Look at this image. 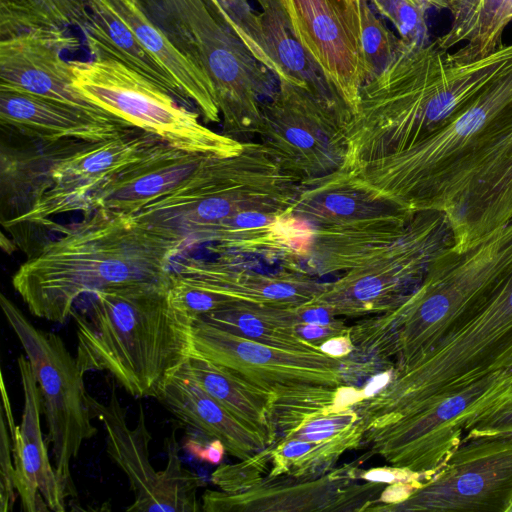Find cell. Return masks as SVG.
I'll list each match as a JSON object with an SVG mask.
<instances>
[{
	"label": "cell",
	"mask_w": 512,
	"mask_h": 512,
	"mask_svg": "<svg viewBox=\"0 0 512 512\" xmlns=\"http://www.w3.org/2000/svg\"><path fill=\"white\" fill-rule=\"evenodd\" d=\"M300 182L260 142L230 156H207L180 184L133 212V218L186 250L288 254L282 219L291 215Z\"/></svg>",
	"instance_id": "obj_1"
},
{
	"label": "cell",
	"mask_w": 512,
	"mask_h": 512,
	"mask_svg": "<svg viewBox=\"0 0 512 512\" xmlns=\"http://www.w3.org/2000/svg\"><path fill=\"white\" fill-rule=\"evenodd\" d=\"M512 68V43L472 60L403 40L360 89L342 168L356 174L428 137Z\"/></svg>",
	"instance_id": "obj_2"
},
{
	"label": "cell",
	"mask_w": 512,
	"mask_h": 512,
	"mask_svg": "<svg viewBox=\"0 0 512 512\" xmlns=\"http://www.w3.org/2000/svg\"><path fill=\"white\" fill-rule=\"evenodd\" d=\"M60 236L39 248L12 277L36 317L64 323L84 294L140 283L170 285L184 251L131 214L95 209L83 220L54 227Z\"/></svg>",
	"instance_id": "obj_3"
},
{
	"label": "cell",
	"mask_w": 512,
	"mask_h": 512,
	"mask_svg": "<svg viewBox=\"0 0 512 512\" xmlns=\"http://www.w3.org/2000/svg\"><path fill=\"white\" fill-rule=\"evenodd\" d=\"M512 271V221L464 250L453 244L399 305L350 327L354 351L400 371L458 331Z\"/></svg>",
	"instance_id": "obj_4"
},
{
	"label": "cell",
	"mask_w": 512,
	"mask_h": 512,
	"mask_svg": "<svg viewBox=\"0 0 512 512\" xmlns=\"http://www.w3.org/2000/svg\"><path fill=\"white\" fill-rule=\"evenodd\" d=\"M170 285L140 283L90 294L73 310L76 360L85 374L106 371L130 395L154 397L193 351L194 318L170 299Z\"/></svg>",
	"instance_id": "obj_5"
},
{
	"label": "cell",
	"mask_w": 512,
	"mask_h": 512,
	"mask_svg": "<svg viewBox=\"0 0 512 512\" xmlns=\"http://www.w3.org/2000/svg\"><path fill=\"white\" fill-rule=\"evenodd\" d=\"M512 373V271L458 331L353 407L364 432L483 378Z\"/></svg>",
	"instance_id": "obj_6"
},
{
	"label": "cell",
	"mask_w": 512,
	"mask_h": 512,
	"mask_svg": "<svg viewBox=\"0 0 512 512\" xmlns=\"http://www.w3.org/2000/svg\"><path fill=\"white\" fill-rule=\"evenodd\" d=\"M140 2L174 46L211 81L224 134H257L262 106L276 90L273 73L229 27L215 0Z\"/></svg>",
	"instance_id": "obj_7"
},
{
	"label": "cell",
	"mask_w": 512,
	"mask_h": 512,
	"mask_svg": "<svg viewBox=\"0 0 512 512\" xmlns=\"http://www.w3.org/2000/svg\"><path fill=\"white\" fill-rule=\"evenodd\" d=\"M415 214L342 168L300 183L291 213L309 231L303 260L312 275L357 266L401 238Z\"/></svg>",
	"instance_id": "obj_8"
},
{
	"label": "cell",
	"mask_w": 512,
	"mask_h": 512,
	"mask_svg": "<svg viewBox=\"0 0 512 512\" xmlns=\"http://www.w3.org/2000/svg\"><path fill=\"white\" fill-rule=\"evenodd\" d=\"M512 105V68L466 108L412 147L351 174L410 213L423 206L450 172Z\"/></svg>",
	"instance_id": "obj_9"
},
{
	"label": "cell",
	"mask_w": 512,
	"mask_h": 512,
	"mask_svg": "<svg viewBox=\"0 0 512 512\" xmlns=\"http://www.w3.org/2000/svg\"><path fill=\"white\" fill-rule=\"evenodd\" d=\"M73 85L88 100L168 145L203 156L239 153L244 142L217 133L200 115L132 68L112 59L69 61Z\"/></svg>",
	"instance_id": "obj_10"
},
{
	"label": "cell",
	"mask_w": 512,
	"mask_h": 512,
	"mask_svg": "<svg viewBox=\"0 0 512 512\" xmlns=\"http://www.w3.org/2000/svg\"><path fill=\"white\" fill-rule=\"evenodd\" d=\"M193 353L270 396L274 406L335 403L342 409L343 359L259 343L194 318Z\"/></svg>",
	"instance_id": "obj_11"
},
{
	"label": "cell",
	"mask_w": 512,
	"mask_h": 512,
	"mask_svg": "<svg viewBox=\"0 0 512 512\" xmlns=\"http://www.w3.org/2000/svg\"><path fill=\"white\" fill-rule=\"evenodd\" d=\"M351 118L352 111L342 100L278 80L262 106L257 135L279 166L305 183L341 168Z\"/></svg>",
	"instance_id": "obj_12"
},
{
	"label": "cell",
	"mask_w": 512,
	"mask_h": 512,
	"mask_svg": "<svg viewBox=\"0 0 512 512\" xmlns=\"http://www.w3.org/2000/svg\"><path fill=\"white\" fill-rule=\"evenodd\" d=\"M453 244L444 213L418 212L395 243L343 273L312 302L335 316L380 314L399 305L421 283L434 259Z\"/></svg>",
	"instance_id": "obj_13"
},
{
	"label": "cell",
	"mask_w": 512,
	"mask_h": 512,
	"mask_svg": "<svg viewBox=\"0 0 512 512\" xmlns=\"http://www.w3.org/2000/svg\"><path fill=\"white\" fill-rule=\"evenodd\" d=\"M0 305L34 372L52 446L53 465L66 496H76L70 464L97 434L84 373L62 338L35 327L5 295Z\"/></svg>",
	"instance_id": "obj_14"
},
{
	"label": "cell",
	"mask_w": 512,
	"mask_h": 512,
	"mask_svg": "<svg viewBox=\"0 0 512 512\" xmlns=\"http://www.w3.org/2000/svg\"><path fill=\"white\" fill-rule=\"evenodd\" d=\"M424 211L446 215L459 251L512 221V105L435 189Z\"/></svg>",
	"instance_id": "obj_15"
},
{
	"label": "cell",
	"mask_w": 512,
	"mask_h": 512,
	"mask_svg": "<svg viewBox=\"0 0 512 512\" xmlns=\"http://www.w3.org/2000/svg\"><path fill=\"white\" fill-rule=\"evenodd\" d=\"M89 402L94 418L104 426L107 453L127 476L134 494V501L126 511H202L197 493L204 485L203 478L183 466L175 431L165 439L168 456L166 467L156 471L149 459L152 436L147 428L143 406H139L136 427L131 428L114 387L108 403L103 404L91 395Z\"/></svg>",
	"instance_id": "obj_16"
},
{
	"label": "cell",
	"mask_w": 512,
	"mask_h": 512,
	"mask_svg": "<svg viewBox=\"0 0 512 512\" xmlns=\"http://www.w3.org/2000/svg\"><path fill=\"white\" fill-rule=\"evenodd\" d=\"M512 434L463 441L447 463L406 500L383 512H508Z\"/></svg>",
	"instance_id": "obj_17"
},
{
	"label": "cell",
	"mask_w": 512,
	"mask_h": 512,
	"mask_svg": "<svg viewBox=\"0 0 512 512\" xmlns=\"http://www.w3.org/2000/svg\"><path fill=\"white\" fill-rule=\"evenodd\" d=\"M508 373L483 378L368 431L363 443L391 466L434 476L461 445L470 408Z\"/></svg>",
	"instance_id": "obj_18"
},
{
	"label": "cell",
	"mask_w": 512,
	"mask_h": 512,
	"mask_svg": "<svg viewBox=\"0 0 512 512\" xmlns=\"http://www.w3.org/2000/svg\"><path fill=\"white\" fill-rule=\"evenodd\" d=\"M161 141L152 133L132 128L114 138L85 144L55 163L49 188L28 212L2 225L7 230L22 224L53 229L56 223L51 217L75 211L89 213L92 196Z\"/></svg>",
	"instance_id": "obj_19"
},
{
	"label": "cell",
	"mask_w": 512,
	"mask_h": 512,
	"mask_svg": "<svg viewBox=\"0 0 512 512\" xmlns=\"http://www.w3.org/2000/svg\"><path fill=\"white\" fill-rule=\"evenodd\" d=\"M360 461L344 464L313 479L288 475L264 477L240 493L205 490V512L368 511L387 484H357Z\"/></svg>",
	"instance_id": "obj_20"
},
{
	"label": "cell",
	"mask_w": 512,
	"mask_h": 512,
	"mask_svg": "<svg viewBox=\"0 0 512 512\" xmlns=\"http://www.w3.org/2000/svg\"><path fill=\"white\" fill-rule=\"evenodd\" d=\"M284 5L296 38L353 113L367 81L354 0H284Z\"/></svg>",
	"instance_id": "obj_21"
},
{
	"label": "cell",
	"mask_w": 512,
	"mask_h": 512,
	"mask_svg": "<svg viewBox=\"0 0 512 512\" xmlns=\"http://www.w3.org/2000/svg\"><path fill=\"white\" fill-rule=\"evenodd\" d=\"M66 30L36 28L0 39V90L28 93L98 117L119 119L73 85L70 62L61 54L77 50L79 41Z\"/></svg>",
	"instance_id": "obj_22"
},
{
	"label": "cell",
	"mask_w": 512,
	"mask_h": 512,
	"mask_svg": "<svg viewBox=\"0 0 512 512\" xmlns=\"http://www.w3.org/2000/svg\"><path fill=\"white\" fill-rule=\"evenodd\" d=\"M17 363L24 393V409L20 425L15 424L3 378H1V391L2 413L12 441L15 486L21 501V510L64 512L67 496L54 465L50 462L47 444L41 430L40 390L29 360L20 355Z\"/></svg>",
	"instance_id": "obj_23"
},
{
	"label": "cell",
	"mask_w": 512,
	"mask_h": 512,
	"mask_svg": "<svg viewBox=\"0 0 512 512\" xmlns=\"http://www.w3.org/2000/svg\"><path fill=\"white\" fill-rule=\"evenodd\" d=\"M2 128L32 140L105 141L135 128L121 119H106L36 95L0 90Z\"/></svg>",
	"instance_id": "obj_24"
},
{
	"label": "cell",
	"mask_w": 512,
	"mask_h": 512,
	"mask_svg": "<svg viewBox=\"0 0 512 512\" xmlns=\"http://www.w3.org/2000/svg\"><path fill=\"white\" fill-rule=\"evenodd\" d=\"M205 157L161 141L102 186L91 198L90 212L132 214L180 184Z\"/></svg>",
	"instance_id": "obj_25"
},
{
	"label": "cell",
	"mask_w": 512,
	"mask_h": 512,
	"mask_svg": "<svg viewBox=\"0 0 512 512\" xmlns=\"http://www.w3.org/2000/svg\"><path fill=\"white\" fill-rule=\"evenodd\" d=\"M156 399L183 423L211 439L220 440L226 452L239 460L271 446L262 434L244 424L203 390L185 363L168 377Z\"/></svg>",
	"instance_id": "obj_26"
},
{
	"label": "cell",
	"mask_w": 512,
	"mask_h": 512,
	"mask_svg": "<svg viewBox=\"0 0 512 512\" xmlns=\"http://www.w3.org/2000/svg\"><path fill=\"white\" fill-rule=\"evenodd\" d=\"M136 35L146 50L169 72L194 110L206 123H220L214 87L152 21L140 0H102Z\"/></svg>",
	"instance_id": "obj_27"
},
{
	"label": "cell",
	"mask_w": 512,
	"mask_h": 512,
	"mask_svg": "<svg viewBox=\"0 0 512 512\" xmlns=\"http://www.w3.org/2000/svg\"><path fill=\"white\" fill-rule=\"evenodd\" d=\"M79 29L93 59H112L132 68L194 110L175 79L102 0H90L87 17Z\"/></svg>",
	"instance_id": "obj_28"
},
{
	"label": "cell",
	"mask_w": 512,
	"mask_h": 512,
	"mask_svg": "<svg viewBox=\"0 0 512 512\" xmlns=\"http://www.w3.org/2000/svg\"><path fill=\"white\" fill-rule=\"evenodd\" d=\"M87 143L77 140L42 141L40 148L32 150L2 145L1 204L11 212L4 221L28 212L49 188L55 163Z\"/></svg>",
	"instance_id": "obj_29"
},
{
	"label": "cell",
	"mask_w": 512,
	"mask_h": 512,
	"mask_svg": "<svg viewBox=\"0 0 512 512\" xmlns=\"http://www.w3.org/2000/svg\"><path fill=\"white\" fill-rule=\"evenodd\" d=\"M448 11L451 25L435 40L436 45L456 58L472 60L504 45L503 34L512 22V0H455Z\"/></svg>",
	"instance_id": "obj_30"
},
{
	"label": "cell",
	"mask_w": 512,
	"mask_h": 512,
	"mask_svg": "<svg viewBox=\"0 0 512 512\" xmlns=\"http://www.w3.org/2000/svg\"><path fill=\"white\" fill-rule=\"evenodd\" d=\"M198 385L244 424L262 434L270 445L277 433L273 422L274 400L192 352L185 362Z\"/></svg>",
	"instance_id": "obj_31"
},
{
	"label": "cell",
	"mask_w": 512,
	"mask_h": 512,
	"mask_svg": "<svg viewBox=\"0 0 512 512\" xmlns=\"http://www.w3.org/2000/svg\"><path fill=\"white\" fill-rule=\"evenodd\" d=\"M257 3L262 9L260 16L267 47L285 80L306 85L322 95L341 99L296 38L284 0H258Z\"/></svg>",
	"instance_id": "obj_32"
},
{
	"label": "cell",
	"mask_w": 512,
	"mask_h": 512,
	"mask_svg": "<svg viewBox=\"0 0 512 512\" xmlns=\"http://www.w3.org/2000/svg\"><path fill=\"white\" fill-rule=\"evenodd\" d=\"M363 437L364 431L359 424L351 434L329 441L281 439L273 448L270 447L271 467L267 476L320 477L333 470L346 451L361 446Z\"/></svg>",
	"instance_id": "obj_33"
},
{
	"label": "cell",
	"mask_w": 512,
	"mask_h": 512,
	"mask_svg": "<svg viewBox=\"0 0 512 512\" xmlns=\"http://www.w3.org/2000/svg\"><path fill=\"white\" fill-rule=\"evenodd\" d=\"M197 318L266 345L294 351H321L318 346L298 338L292 328L278 321L271 305L239 302Z\"/></svg>",
	"instance_id": "obj_34"
},
{
	"label": "cell",
	"mask_w": 512,
	"mask_h": 512,
	"mask_svg": "<svg viewBox=\"0 0 512 512\" xmlns=\"http://www.w3.org/2000/svg\"><path fill=\"white\" fill-rule=\"evenodd\" d=\"M90 0H0V39L36 28H80Z\"/></svg>",
	"instance_id": "obj_35"
},
{
	"label": "cell",
	"mask_w": 512,
	"mask_h": 512,
	"mask_svg": "<svg viewBox=\"0 0 512 512\" xmlns=\"http://www.w3.org/2000/svg\"><path fill=\"white\" fill-rule=\"evenodd\" d=\"M354 2L368 81L390 62L399 49L401 39L375 15L368 0H354Z\"/></svg>",
	"instance_id": "obj_36"
},
{
	"label": "cell",
	"mask_w": 512,
	"mask_h": 512,
	"mask_svg": "<svg viewBox=\"0 0 512 512\" xmlns=\"http://www.w3.org/2000/svg\"><path fill=\"white\" fill-rule=\"evenodd\" d=\"M215 3L229 27L252 55L278 80H285L283 72L267 47L261 16L252 9L248 0H215Z\"/></svg>",
	"instance_id": "obj_37"
},
{
	"label": "cell",
	"mask_w": 512,
	"mask_h": 512,
	"mask_svg": "<svg viewBox=\"0 0 512 512\" xmlns=\"http://www.w3.org/2000/svg\"><path fill=\"white\" fill-rule=\"evenodd\" d=\"M373 9L388 19L399 38L410 45L428 44L427 5L422 0H368Z\"/></svg>",
	"instance_id": "obj_38"
},
{
	"label": "cell",
	"mask_w": 512,
	"mask_h": 512,
	"mask_svg": "<svg viewBox=\"0 0 512 512\" xmlns=\"http://www.w3.org/2000/svg\"><path fill=\"white\" fill-rule=\"evenodd\" d=\"M270 447L237 464L220 465L211 475L212 483L228 493H240L257 485L270 462Z\"/></svg>",
	"instance_id": "obj_39"
},
{
	"label": "cell",
	"mask_w": 512,
	"mask_h": 512,
	"mask_svg": "<svg viewBox=\"0 0 512 512\" xmlns=\"http://www.w3.org/2000/svg\"><path fill=\"white\" fill-rule=\"evenodd\" d=\"M512 434V401L470 419L464 428L463 441Z\"/></svg>",
	"instance_id": "obj_40"
},
{
	"label": "cell",
	"mask_w": 512,
	"mask_h": 512,
	"mask_svg": "<svg viewBox=\"0 0 512 512\" xmlns=\"http://www.w3.org/2000/svg\"><path fill=\"white\" fill-rule=\"evenodd\" d=\"M0 511L11 512L16 501L15 466L12 441L6 419L1 412L0 432Z\"/></svg>",
	"instance_id": "obj_41"
},
{
	"label": "cell",
	"mask_w": 512,
	"mask_h": 512,
	"mask_svg": "<svg viewBox=\"0 0 512 512\" xmlns=\"http://www.w3.org/2000/svg\"><path fill=\"white\" fill-rule=\"evenodd\" d=\"M510 401H512V373L503 376L490 391H487L471 407L470 413H468V421L479 414Z\"/></svg>",
	"instance_id": "obj_42"
},
{
	"label": "cell",
	"mask_w": 512,
	"mask_h": 512,
	"mask_svg": "<svg viewBox=\"0 0 512 512\" xmlns=\"http://www.w3.org/2000/svg\"><path fill=\"white\" fill-rule=\"evenodd\" d=\"M292 329L298 338L318 347L333 337L350 332V327L346 326L343 321L330 325L298 323Z\"/></svg>",
	"instance_id": "obj_43"
},
{
	"label": "cell",
	"mask_w": 512,
	"mask_h": 512,
	"mask_svg": "<svg viewBox=\"0 0 512 512\" xmlns=\"http://www.w3.org/2000/svg\"><path fill=\"white\" fill-rule=\"evenodd\" d=\"M359 480L384 484L410 482L415 480H421L425 482V478L421 474L391 465L386 467L372 468L369 470H361L359 474Z\"/></svg>",
	"instance_id": "obj_44"
},
{
	"label": "cell",
	"mask_w": 512,
	"mask_h": 512,
	"mask_svg": "<svg viewBox=\"0 0 512 512\" xmlns=\"http://www.w3.org/2000/svg\"><path fill=\"white\" fill-rule=\"evenodd\" d=\"M184 448L195 458L212 465L220 464L226 452L223 443L217 439L202 443L195 438H189L186 440Z\"/></svg>",
	"instance_id": "obj_45"
},
{
	"label": "cell",
	"mask_w": 512,
	"mask_h": 512,
	"mask_svg": "<svg viewBox=\"0 0 512 512\" xmlns=\"http://www.w3.org/2000/svg\"><path fill=\"white\" fill-rule=\"evenodd\" d=\"M319 348L323 353L331 357L344 359L354 351V344L349 332L325 341Z\"/></svg>",
	"instance_id": "obj_46"
},
{
	"label": "cell",
	"mask_w": 512,
	"mask_h": 512,
	"mask_svg": "<svg viewBox=\"0 0 512 512\" xmlns=\"http://www.w3.org/2000/svg\"><path fill=\"white\" fill-rule=\"evenodd\" d=\"M427 7L448 10L455 0H422Z\"/></svg>",
	"instance_id": "obj_47"
},
{
	"label": "cell",
	"mask_w": 512,
	"mask_h": 512,
	"mask_svg": "<svg viewBox=\"0 0 512 512\" xmlns=\"http://www.w3.org/2000/svg\"><path fill=\"white\" fill-rule=\"evenodd\" d=\"M508 512H512V504H511V506L509 507Z\"/></svg>",
	"instance_id": "obj_48"
}]
</instances>
